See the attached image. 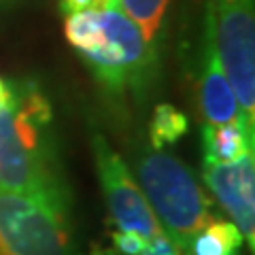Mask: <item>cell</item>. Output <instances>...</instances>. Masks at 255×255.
<instances>
[{
    "mask_svg": "<svg viewBox=\"0 0 255 255\" xmlns=\"http://www.w3.org/2000/svg\"><path fill=\"white\" fill-rule=\"evenodd\" d=\"M187 130V117L170 102H162L153 109V115L149 122V145L151 149H166L181 140Z\"/></svg>",
    "mask_w": 255,
    "mask_h": 255,
    "instance_id": "obj_11",
    "label": "cell"
},
{
    "mask_svg": "<svg viewBox=\"0 0 255 255\" xmlns=\"http://www.w3.org/2000/svg\"><path fill=\"white\" fill-rule=\"evenodd\" d=\"M9 2H11V0H0V9H2L4 4H9Z\"/></svg>",
    "mask_w": 255,
    "mask_h": 255,
    "instance_id": "obj_15",
    "label": "cell"
},
{
    "mask_svg": "<svg viewBox=\"0 0 255 255\" xmlns=\"http://www.w3.org/2000/svg\"><path fill=\"white\" fill-rule=\"evenodd\" d=\"M117 4L142 30L151 49L164 60L174 0H117Z\"/></svg>",
    "mask_w": 255,
    "mask_h": 255,
    "instance_id": "obj_10",
    "label": "cell"
},
{
    "mask_svg": "<svg viewBox=\"0 0 255 255\" xmlns=\"http://www.w3.org/2000/svg\"><path fill=\"white\" fill-rule=\"evenodd\" d=\"M204 185L221 204V209L230 215L234 226L249 249L255 245V159L253 153L236 164L211 166L204 164L202 168Z\"/></svg>",
    "mask_w": 255,
    "mask_h": 255,
    "instance_id": "obj_7",
    "label": "cell"
},
{
    "mask_svg": "<svg viewBox=\"0 0 255 255\" xmlns=\"http://www.w3.org/2000/svg\"><path fill=\"white\" fill-rule=\"evenodd\" d=\"M92 153L96 164V174L105 196L107 209L111 213L115 228L122 232H134L147 243L166 236L157 223L153 211L147 202L134 172L128 168L122 155L109 145V140L98 130L92 132ZM168 238V236H166Z\"/></svg>",
    "mask_w": 255,
    "mask_h": 255,
    "instance_id": "obj_6",
    "label": "cell"
},
{
    "mask_svg": "<svg viewBox=\"0 0 255 255\" xmlns=\"http://www.w3.org/2000/svg\"><path fill=\"white\" fill-rule=\"evenodd\" d=\"M9 102H11V81L0 77V111L9 107Z\"/></svg>",
    "mask_w": 255,
    "mask_h": 255,
    "instance_id": "obj_14",
    "label": "cell"
},
{
    "mask_svg": "<svg viewBox=\"0 0 255 255\" xmlns=\"http://www.w3.org/2000/svg\"><path fill=\"white\" fill-rule=\"evenodd\" d=\"M221 66L243 117L255 126V11L253 0H209L204 13Z\"/></svg>",
    "mask_w": 255,
    "mask_h": 255,
    "instance_id": "obj_5",
    "label": "cell"
},
{
    "mask_svg": "<svg viewBox=\"0 0 255 255\" xmlns=\"http://www.w3.org/2000/svg\"><path fill=\"white\" fill-rule=\"evenodd\" d=\"M0 189L73 202L51 102L32 79L11 81V102L0 111Z\"/></svg>",
    "mask_w": 255,
    "mask_h": 255,
    "instance_id": "obj_2",
    "label": "cell"
},
{
    "mask_svg": "<svg viewBox=\"0 0 255 255\" xmlns=\"http://www.w3.org/2000/svg\"><path fill=\"white\" fill-rule=\"evenodd\" d=\"M136 181L168 241L187 255L191 241L217 219L194 172L166 149H147L138 155Z\"/></svg>",
    "mask_w": 255,
    "mask_h": 255,
    "instance_id": "obj_3",
    "label": "cell"
},
{
    "mask_svg": "<svg viewBox=\"0 0 255 255\" xmlns=\"http://www.w3.org/2000/svg\"><path fill=\"white\" fill-rule=\"evenodd\" d=\"M255 128L247 122H230L219 126H202V159L211 166L236 164L253 153Z\"/></svg>",
    "mask_w": 255,
    "mask_h": 255,
    "instance_id": "obj_9",
    "label": "cell"
},
{
    "mask_svg": "<svg viewBox=\"0 0 255 255\" xmlns=\"http://www.w3.org/2000/svg\"><path fill=\"white\" fill-rule=\"evenodd\" d=\"M64 36L109 100L142 105L157 85L164 60L119 4L66 15Z\"/></svg>",
    "mask_w": 255,
    "mask_h": 255,
    "instance_id": "obj_1",
    "label": "cell"
},
{
    "mask_svg": "<svg viewBox=\"0 0 255 255\" xmlns=\"http://www.w3.org/2000/svg\"><path fill=\"white\" fill-rule=\"evenodd\" d=\"M198 100H200V111H202L204 124H209V126H219V124H230V122H247L241 113L236 94L226 77L219 53L215 49V43H213L211 32L206 26H204V34H202L200 66H198Z\"/></svg>",
    "mask_w": 255,
    "mask_h": 255,
    "instance_id": "obj_8",
    "label": "cell"
},
{
    "mask_svg": "<svg viewBox=\"0 0 255 255\" xmlns=\"http://www.w3.org/2000/svg\"><path fill=\"white\" fill-rule=\"evenodd\" d=\"M113 245L117 253H122V255H140L145 251L147 241L134 232H122V230H117L113 236Z\"/></svg>",
    "mask_w": 255,
    "mask_h": 255,
    "instance_id": "obj_12",
    "label": "cell"
},
{
    "mask_svg": "<svg viewBox=\"0 0 255 255\" xmlns=\"http://www.w3.org/2000/svg\"><path fill=\"white\" fill-rule=\"evenodd\" d=\"M0 255H77L70 202L0 189Z\"/></svg>",
    "mask_w": 255,
    "mask_h": 255,
    "instance_id": "obj_4",
    "label": "cell"
},
{
    "mask_svg": "<svg viewBox=\"0 0 255 255\" xmlns=\"http://www.w3.org/2000/svg\"><path fill=\"white\" fill-rule=\"evenodd\" d=\"M60 11L66 15L73 13H83V11H102L109 9V6H115L117 0H58Z\"/></svg>",
    "mask_w": 255,
    "mask_h": 255,
    "instance_id": "obj_13",
    "label": "cell"
}]
</instances>
